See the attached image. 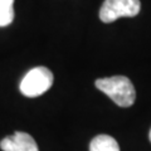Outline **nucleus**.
<instances>
[{
    "label": "nucleus",
    "mask_w": 151,
    "mask_h": 151,
    "mask_svg": "<svg viewBox=\"0 0 151 151\" xmlns=\"http://www.w3.org/2000/svg\"><path fill=\"white\" fill-rule=\"evenodd\" d=\"M96 87L106 93L120 107H130L134 105L136 91L132 82L125 76L100 78L96 81Z\"/></svg>",
    "instance_id": "1"
},
{
    "label": "nucleus",
    "mask_w": 151,
    "mask_h": 151,
    "mask_svg": "<svg viewBox=\"0 0 151 151\" xmlns=\"http://www.w3.org/2000/svg\"><path fill=\"white\" fill-rule=\"evenodd\" d=\"M53 84V73L45 67H35L28 72L20 82V92L27 97H38Z\"/></svg>",
    "instance_id": "2"
},
{
    "label": "nucleus",
    "mask_w": 151,
    "mask_h": 151,
    "mask_svg": "<svg viewBox=\"0 0 151 151\" xmlns=\"http://www.w3.org/2000/svg\"><path fill=\"white\" fill-rule=\"evenodd\" d=\"M140 9V0H105L100 9V19L103 23H112L124 17H136Z\"/></svg>",
    "instance_id": "3"
},
{
    "label": "nucleus",
    "mask_w": 151,
    "mask_h": 151,
    "mask_svg": "<svg viewBox=\"0 0 151 151\" xmlns=\"http://www.w3.org/2000/svg\"><path fill=\"white\" fill-rule=\"evenodd\" d=\"M89 151H120V146L112 136L98 135L89 144Z\"/></svg>",
    "instance_id": "4"
},
{
    "label": "nucleus",
    "mask_w": 151,
    "mask_h": 151,
    "mask_svg": "<svg viewBox=\"0 0 151 151\" xmlns=\"http://www.w3.org/2000/svg\"><path fill=\"white\" fill-rule=\"evenodd\" d=\"M12 137L14 141L15 151H39L37 142L29 134H25V132H22V131H17Z\"/></svg>",
    "instance_id": "5"
},
{
    "label": "nucleus",
    "mask_w": 151,
    "mask_h": 151,
    "mask_svg": "<svg viewBox=\"0 0 151 151\" xmlns=\"http://www.w3.org/2000/svg\"><path fill=\"white\" fill-rule=\"evenodd\" d=\"M14 0H0V27L10 25L14 20Z\"/></svg>",
    "instance_id": "6"
},
{
    "label": "nucleus",
    "mask_w": 151,
    "mask_h": 151,
    "mask_svg": "<svg viewBox=\"0 0 151 151\" xmlns=\"http://www.w3.org/2000/svg\"><path fill=\"white\" fill-rule=\"evenodd\" d=\"M0 147H1L3 151H15V147H14V141L12 136H8V137L3 139L1 142H0Z\"/></svg>",
    "instance_id": "7"
},
{
    "label": "nucleus",
    "mask_w": 151,
    "mask_h": 151,
    "mask_svg": "<svg viewBox=\"0 0 151 151\" xmlns=\"http://www.w3.org/2000/svg\"><path fill=\"white\" fill-rule=\"evenodd\" d=\"M149 139H150V141H151V130H150V134H149Z\"/></svg>",
    "instance_id": "8"
}]
</instances>
